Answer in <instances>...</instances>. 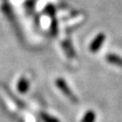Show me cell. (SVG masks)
Returning <instances> with one entry per match:
<instances>
[{
  "mask_svg": "<svg viewBox=\"0 0 122 122\" xmlns=\"http://www.w3.org/2000/svg\"><path fill=\"white\" fill-rule=\"evenodd\" d=\"M56 86H58V88L62 91V92L68 98V99H70L72 102H77L78 100H77V98H76V96L73 94V92L71 91V89L69 88V86H67V84H66V82L63 79V78H58L57 80H56Z\"/></svg>",
  "mask_w": 122,
  "mask_h": 122,
  "instance_id": "1",
  "label": "cell"
},
{
  "mask_svg": "<svg viewBox=\"0 0 122 122\" xmlns=\"http://www.w3.org/2000/svg\"><path fill=\"white\" fill-rule=\"evenodd\" d=\"M105 39H106L105 34H103V33L98 34V35L94 38V40L91 41V43H90V45H89V50H90L91 52H93V53L97 52V51L102 47V45H103V43H104V41H105Z\"/></svg>",
  "mask_w": 122,
  "mask_h": 122,
  "instance_id": "2",
  "label": "cell"
},
{
  "mask_svg": "<svg viewBox=\"0 0 122 122\" xmlns=\"http://www.w3.org/2000/svg\"><path fill=\"white\" fill-rule=\"evenodd\" d=\"M106 60H107L108 63L114 65V66H117L122 68V58L121 57H119L115 54H108L106 56Z\"/></svg>",
  "mask_w": 122,
  "mask_h": 122,
  "instance_id": "3",
  "label": "cell"
},
{
  "mask_svg": "<svg viewBox=\"0 0 122 122\" xmlns=\"http://www.w3.org/2000/svg\"><path fill=\"white\" fill-rule=\"evenodd\" d=\"M29 86H30L29 81L25 77H21L19 79L18 83H17L16 87H17V90L19 91L20 93H25V92H27V90L29 88Z\"/></svg>",
  "mask_w": 122,
  "mask_h": 122,
  "instance_id": "4",
  "label": "cell"
},
{
  "mask_svg": "<svg viewBox=\"0 0 122 122\" xmlns=\"http://www.w3.org/2000/svg\"><path fill=\"white\" fill-rule=\"evenodd\" d=\"M94 121H95V112L93 111H87L82 119V122H94Z\"/></svg>",
  "mask_w": 122,
  "mask_h": 122,
  "instance_id": "5",
  "label": "cell"
},
{
  "mask_svg": "<svg viewBox=\"0 0 122 122\" xmlns=\"http://www.w3.org/2000/svg\"><path fill=\"white\" fill-rule=\"evenodd\" d=\"M41 119H42L44 122H60L58 118H56V117H54V116H52V115H50V114H48V113L42 112V113L41 114Z\"/></svg>",
  "mask_w": 122,
  "mask_h": 122,
  "instance_id": "6",
  "label": "cell"
},
{
  "mask_svg": "<svg viewBox=\"0 0 122 122\" xmlns=\"http://www.w3.org/2000/svg\"><path fill=\"white\" fill-rule=\"evenodd\" d=\"M51 33L53 36H56L58 33V23L56 18H53L52 20V24H51Z\"/></svg>",
  "mask_w": 122,
  "mask_h": 122,
  "instance_id": "7",
  "label": "cell"
},
{
  "mask_svg": "<svg viewBox=\"0 0 122 122\" xmlns=\"http://www.w3.org/2000/svg\"><path fill=\"white\" fill-rule=\"evenodd\" d=\"M64 47L66 48V51L68 53V55L69 56H74V51H73V49H72V47H71V45L70 44H68V43H64Z\"/></svg>",
  "mask_w": 122,
  "mask_h": 122,
  "instance_id": "8",
  "label": "cell"
},
{
  "mask_svg": "<svg viewBox=\"0 0 122 122\" xmlns=\"http://www.w3.org/2000/svg\"><path fill=\"white\" fill-rule=\"evenodd\" d=\"M45 11L47 12V14H49V15H53L55 14V8H54L52 5L47 6V8L45 9Z\"/></svg>",
  "mask_w": 122,
  "mask_h": 122,
  "instance_id": "9",
  "label": "cell"
}]
</instances>
